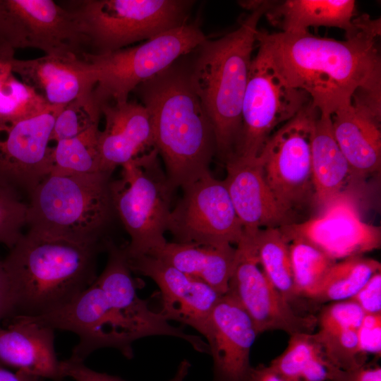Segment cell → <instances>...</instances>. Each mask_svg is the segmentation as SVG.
<instances>
[{"mask_svg": "<svg viewBox=\"0 0 381 381\" xmlns=\"http://www.w3.org/2000/svg\"><path fill=\"white\" fill-rule=\"evenodd\" d=\"M314 200L320 210L346 192L353 178L350 166L332 132L330 115L320 112L314 126L311 147Z\"/></svg>", "mask_w": 381, "mask_h": 381, "instance_id": "cell-27", "label": "cell"}, {"mask_svg": "<svg viewBox=\"0 0 381 381\" xmlns=\"http://www.w3.org/2000/svg\"><path fill=\"white\" fill-rule=\"evenodd\" d=\"M280 228L306 238L336 261L362 255L381 243L380 228L363 221L354 198L347 191L320 209L318 216Z\"/></svg>", "mask_w": 381, "mask_h": 381, "instance_id": "cell-16", "label": "cell"}, {"mask_svg": "<svg viewBox=\"0 0 381 381\" xmlns=\"http://www.w3.org/2000/svg\"><path fill=\"white\" fill-rule=\"evenodd\" d=\"M104 241H82L29 229L3 260L15 294V315L35 316L71 300L97 279Z\"/></svg>", "mask_w": 381, "mask_h": 381, "instance_id": "cell-4", "label": "cell"}, {"mask_svg": "<svg viewBox=\"0 0 381 381\" xmlns=\"http://www.w3.org/2000/svg\"><path fill=\"white\" fill-rule=\"evenodd\" d=\"M190 368V363L188 360L182 361L177 368L176 374L169 381H183L188 373Z\"/></svg>", "mask_w": 381, "mask_h": 381, "instance_id": "cell-47", "label": "cell"}, {"mask_svg": "<svg viewBox=\"0 0 381 381\" xmlns=\"http://www.w3.org/2000/svg\"><path fill=\"white\" fill-rule=\"evenodd\" d=\"M380 30L361 31L345 40L308 32L258 30L262 47L286 83L307 93L320 113L331 115L358 88L381 92Z\"/></svg>", "mask_w": 381, "mask_h": 381, "instance_id": "cell-1", "label": "cell"}, {"mask_svg": "<svg viewBox=\"0 0 381 381\" xmlns=\"http://www.w3.org/2000/svg\"><path fill=\"white\" fill-rule=\"evenodd\" d=\"M351 300L365 314L381 313V271L375 273Z\"/></svg>", "mask_w": 381, "mask_h": 381, "instance_id": "cell-39", "label": "cell"}, {"mask_svg": "<svg viewBox=\"0 0 381 381\" xmlns=\"http://www.w3.org/2000/svg\"><path fill=\"white\" fill-rule=\"evenodd\" d=\"M111 174H50L32 190L27 225L40 233L82 241H104L116 215Z\"/></svg>", "mask_w": 381, "mask_h": 381, "instance_id": "cell-5", "label": "cell"}, {"mask_svg": "<svg viewBox=\"0 0 381 381\" xmlns=\"http://www.w3.org/2000/svg\"><path fill=\"white\" fill-rule=\"evenodd\" d=\"M259 265L253 231H244L236 248L226 294L249 315L258 334L274 329L290 335L310 333L318 319L296 313Z\"/></svg>", "mask_w": 381, "mask_h": 381, "instance_id": "cell-12", "label": "cell"}, {"mask_svg": "<svg viewBox=\"0 0 381 381\" xmlns=\"http://www.w3.org/2000/svg\"><path fill=\"white\" fill-rule=\"evenodd\" d=\"M64 106L18 121L0 120V185L21 198L28 197L52 167L50 136Z\"/></svg>", "mask_w": 381, "mask_h": 381, "instance_id": "cell-14", "label": "cell"}, {"mask_svg": "<svg viewBox=\"0 0 381 381\" xmlns=\"http://www.w3.org/2000/svg\"><path fill=\"white\" fill-rule=\"evenodd\" d=\"M330 117L334 137L353 178L380 172L381 92L358 88Z\"/></svg>", "mask_w": 381, "mask_h": 381, "instance_id": "cell-17", "label": "cell"}, {"mask_svg": "<svg viewBox=\"0 0 381 381\" xmlns=\"http://www.w3.org/2000/svg\"><path fill=\"white\" fill-rule=\"evenodd\" d=\"M1 367V364L0 363V368Z\"/></svg>", "mask_w": 381, "mask_h": 381, "instance_id": "cell-48", "label": "cell"}, {"mask_svg": "<svg viewBox=\"0 0 381 381\" xmlns=\"http://www.w3.org/2000/svg\"><path fill=\"white\" fill-rule=\"evenodd\" d=\"M28 204L0 185V243L13 248L27 225Z\"/></svg>", "mask_w": 381, "mask_h": 381, "instance_id": "cell-36", "label": "cell"}, {"mask_svg": "<svg viewBox=\"0 0 381 381\" xmlns=\"http://www.w3.org/2000/svg\"><path fill=\"white\" fill-rule=\"evenodd\" d=\"M25 48L44 54L85 52V40L72 13L52 0H4Z\"/></svg>", "mask_w": 381, "mask_h": 381, "instance_id": "cell-21", "label": "cell"}, {"mask_svg": "<svg viewBox=\"0 0 381 381\" xmlns=\"http://www.w3.org/2000/svg\"><path fill=\"white\" fill-rule=\"evenodd\" d=\"M128 262L131 271L150 277L157 284L162 301L160 312L168 321L188 325L205 338L211 314L221 294L152 255L128 259Z\"/></svg>", "mask_w": 381, "mask_h": 381, "instance_id": "cell-18", "label": "cell"}, {"mask_svg": "<svg viewBox=\"0 0 381 381\" xmlns=\"http://www.w3.org/2000/svg\"><path fill=\"white\" fill-rule=\"evenodd\" d=\"M21 316L42 326L76 334L79 341L73 349L69 358L71 361L84 362L94 351L107 347L119 350L128 358L133 356L134 339L95 281L71 300L52 310L39 315Z\"/></svg>", "mask_w": 381, "mask_h": 381, "instance_id": "cell-13", "label": "cell"}, {"mask_svg": "<svg viewBox=\"0 0 381 381\" xmlns=\"http://www.w3.org/2000/svg\"><path fill=\"white\" fill-rule=\"evenodd\" d=\"M50 105L33 87L12 73L0 90V120L18 121L38 116Z\"/></svg>", "mask_w": 381, "mask_h": 381, "instance_id": "cell-32", "label": "cell"}, {"mask_svg": "<svg viewBox=\"0 0 381 381\" xmlns=\"http://www.w3.org/2000/svg\"><path fill=\"white\" fill-rule=\"evenodd\" d=\"M190 0H82L68 3L85 52L103 54L187 24Z\"/></svg>", "mask_w": 381, "mask_h": 381, "instance_id": "cell-6", "label": "cell"}, {"mask_svg": "<svg viewBox=\"0 0 381 381\" xmlns=\"http://www.w3.org/2000/svg\"><path fill=\"white\" fill-rule=\"evenodd\" d=\"M380 262L362 255L335 262L311 296L320 302L351 299L377 272Z\"/></svg>", "mask_w": 381, "mask_h": 381, "instance_id": "cell-29", "label": "cell"}, {"mask_svg": "<svg viewBox=\"0 0 381 381\" xmlns=\"http://www.w3.org/2000/svg\"><path fill=\"white\" fill-rule=\"evenodd\" d=\"M235 255L231 245L214 247L174 241H167L148 254L205 282L222 296L228 291Z\"/></svg>", "mask_w": 381, "mask_h": 381, "instance_id": "cell-26", "label": "cell"}, {"mask_svg": "<svg viewBox=\"0 0 381 381\" xmlns=\"http://www.w3.org/2000/svg\"><path fill=\"white\" fill-rule=\"evenodd\" d=\"M319 114L310 101L270 135L257 157L277 203L291 215L314 198L311 147Z\"/></svg>", "mask_w": 381, "mask_h": 381, "instance_id": "cell-9", "label": "cell"}, {"mask_svg": "<svg viewBox=\"0 0 381 381\" xmlns=\"http://www.w3.org/2000/svg\"><path fill=\"white\" fill-rule=\"evenodd\" d=\"M246 381H289L282 377L269 365L251 367Z\"/></svg>", "mask_w": 381, "mask_h": 381, "instance_id": "cell-43", "label": "cell"}, {"mask_svg": "<svg viewBox=\"0 0 381 381\" xmlns=\"http://www.w3.org/2000/svg\"><path fill=\"white\" fill-rule=\"evenodd\" d=\"M257 46L250 66L241 136L234 156L248 159L257 158L276 127L290 120L311 101L304 91L286 83L265 49Z\"/></svg>", "mask_w": 381, "mask_h": 381, "instance_id": "cell-10", "label": "cell"}, {"mask_svg": "<svg viewBox=\"0 0 381 381\" xmlns=\"http://www.w3.org/2000/svg\"><path fill=\"white\" fill-rule=\"evenodd\" d=\"M42 379L18 370L13 373L0 368V381H42Z\"/></svg>", "mask_w": 381, "mask_h": 381, "instance_id": "cell-44", "label": "cell"}, {"mask_svg": "<svg viewBox=\"0 0 381 381\" xmlns=\"http://www.w3.org/2000/svg\"><path fill=\"white\" fill-rule=\"evenodd\" d=\"M149 111L154 147L175 188L209 172L217 154L214 129L190 78L187 54L133 91Z\"/></svg>", "mask_w": 381, "mask_h": 381, "instance_id": "cell-2", "label": "cell"}, {"mask_svg": "<svg viewBox=\"0 0 381 381\" xmlns=\"http://www.w3.org/2000/svg\"><path fill=\"white\" fill-rule=\"evenodd\" d=\"M282 231L289 242L296 295L310 298L337 261L306 238Z\"/></svg>", "mask_w": 381, "mask_h": 381, "instance_id": "cell-30", "label": "cell"}, {"mask_svg": "<svg viewBox=\"0 0 381 381\" xmlns=\"http://www.w3.org/2000/svg\"><path fill=\"white\" fill-rule=\"evenodd\" d=\"M14 58L0 57V90L12 73V61Z\"/></svg>", "mask_w": 381, "mask_h": 381, "instance_id": "cell-45", "label": "cell"}, {"mask_svg": "<svg viewBox=\"0 0 381 381\" xmlns=\"http://www.w3.org/2000/svg\"><path fill=\"white\" fill-rule=\"evenodd\" d=\"M16 310L15 294L3 260H0V323Z\"/></svg>", "mask_w": 381, "mask_h": 381, "instance_id": "cell-42", "label": "cell"}, {"mask_svg": "<svg viewBox=\"0 0 381 381\" xmlns=\"http://www.w3.org/2000/svg\"><path fill=\"white\" fill-rule=\"evenodd\" d=\"M54 330L14 315L6 328L0 326V363L41 379L63 381Z\"/></svg>", "mask_w": 381, "mask_h": 381, "instance_id": "cell-24", "label": "cell"}, {"mask_svg": "<svg viewBox=\"0 0 381 381\" xmlns=\"http://www.w3.org/2000/svg\"><path fill=\"white\" fill-rule=\"evenodd\" d=\"M102 113L92 97L75 99L64 106L56 116L50 141L74 138L99 124Z\"/></svg>", "mask_w": 381, "mask_h": 381, "instance_id": "cell-34", "label": "cell"}, {"mask_svg": "<svg viewBox=\"0 0 381 381\" xmlns=\"http://www.w3.org/2000/svg\"><path fill=\"white\" fill-rule=\"evenodd\" d=\"M121 177L110 183L116 215L130 236L128 259L150 254L167 243L164 233L176 189L154 147L122 165Z\"/></svg>", "mask_w": 381, "mask_h": 381, "instance_id": "cell-7", "label": "cell"}, {"mask_svg": "<svg viewBox=\"0 0 381 381\" xmlns=\"http://www.w3.org/2000/svg\"><path fill=\"white\" fill-rule=\"evenodd\" d=\"M64 377L75 381H126L119 377L99 373L87 368L84 362L71 361L69 358L61 361Z\"/></svg>", "mask_w": 381, "mask_h": 381, "instance_id": "cell-40", "label": "cell"}, {"mask_svg": "<svg viewBox=\"0 0 381 381\" xmlns=\"http://www.w3.org/2000/svg\"><path fill=\"white\" fill-rule=\"evenodd\" d=\"M99 124L80 135L56 143L50 174H90L100 171Z\"/></svg>", "mask_w": 381, "mask_h": 381, "instance_id": "cell-31", "label": "cell"}, {"mask_svg": "<svg viewBox=\"0 0 381 381\" xmlns=\"http://www.w3.org/2000/svg\"><path fill=\"white\" fill-rule=\"evenodd\" d=\"M207 38L198 25L187 23L132 47L97 55L83 53L96 73L92 93L95 104L101 111L105 104L128 101L129 94L140 84Z\"/></svg>", "mask_w": 381, "mask_h": 381, "instance_id": "cell-8", "label": "cell"}, {"mask_svg": "<svg viewBox=\"0 0 381 381\" xmlns=\"http://www.w3.org/2000/svg\"><path fill=\"white\" fill-rule=\"evenodd\" d=\"M360 351L363 355H381V313L365 314L357 329Z\"/></svg>", "mask_w": 381, "mask_h": 381, "instance_id": "cell-38", "label": "cell"}, {"mask_svg": "<svg viewBox=\"0 0 381 381\" xmlns=\"http://www.w3.org/2000/svg\"><path fill=\"white\" fill-rule=\"evenodd\" d=\"M329 381H381V368L364 365L351 370H341L333 366Z\"/></svg>", "mask_w": 381, "mask_h": 381, "instance_id": "cell-41", "label": "cell"}, {"mask_svg": "<svg viewBox=\"0 0 381 381\" xmlns=\"http://www.w3.org/2000/svg\"><path fill=\"white\" fill-rule=\"evenodd\" d=\"M224 181L244 231L291 224V215L277 203L258 159L234 157L226 163Z\"/></svg>", "mask_w": 381, "mask_h": 381, "instance_id": "cell-22", "label": "cell"}, {"mask_svg": "<svg viewBox=\"0 0 381 381\" xmlns=\"http://www.w3.org/2000/svg\"><path fill=\"white\" fill-rule=\"evenodd\" d=\"M8 47L6 34L5 13L0 0V52Z\"/></svg>", "mask_w": 381, "mask_h": 381, "instance_id": "cell-46", "label": "cell"}, {"mask_svg": "<svg viewBox=\"0 0 381 381\" xmlns=\"http://www.w3.org/2000/svg\"><path fill=\"white\" fill-rule=\"evenodd\" d=\"M105 249L108 253L107 265L95 282L134 339L175 337L188 341L195 351L209 354V345L202 339L173 326L160 311L151 310L147 302L138 297L124 249L109 240Z\"/></svg>", "mask_w": 381, "mask_h": 381, "instance_id": "cell-15", "label": "cell"}, {"mask_svg": "<svg viewBox=\"0 0 381 381\" xmlns=\"http://www.w3.org/2000/svg\"><path fill=\"white\" fill-rule=\"evenodd\" d=\"M265 16L286 33L308 32L309 27H334L345 31L346 39L366 30L363 16L355 18L353 0H286L273 2Z\"/></svg>", "mask_w": 381, "mask_h": 381, "instance_id": "cell-25", "label": "cell"}, {"mask_svg": "<svg viewBox=\"0 0 381 381\" xmlns=\"http://www.w3.org/2000/svg\"><path fill=\"white\" fill-rule=\"evenodd\" d=\"M274 1H260L233 31L207 38L187 54L192 85L211 121L216 156L224 164L235 156L241 111L258 25Z\"/></svg>", "mask_w": 381, "mask_h": 381, "instance_id": "cell-3", "label": "cell"}, {"mask_svg": "<svg viewBox=\"0 0 381 381\" xmlns=\"http://www.w3.org/2000/svg\"><path fill=\"white\" fill-rule=\"evenodd\" d=\"M12 73L33 87L52 106L92 97L97 83L92 64L83 54H44L32 59L12 61Z\"/></svg>", "mask_w": 381, "mask_h": 381, "instance_id": "cell-20", "label": "cell"}, {"mask_svg": "<svg viewBox=\"0 0 381 381\" xmlns=\"http://www.w3.org/2000/svg\"><path fill=\"white\" fill-rule=\"evenodd\" d=\"M365 314L362 308L351 299L336 301L321 311L318 320L320 330L358 329Z\"/></svg>", "mask_w": 381, "mask_h": 381, "instance_id": "cell-37", "label": "cell"}, {"mask_svg": "<svg viewBox=\"0 0 381 381\" xmlns=\"http://www.w3.org/2000/svg\"><path fill=\"white\" fill-rule=\"evenodd\" d=\"M181 188L167 224L174 242L214 247L239 243L244 229L224 181L209 171Z\"/></svg>", "mask_w": 381, "mask_h": 381, "instance_id": "cell-11", "label": "cell"}, {"mask_svg": "<svg viewBox=\"0 0 381 381\" xmlns=\"http://www.w3.org/2000/svg\"><path fill=\"white\" fill-rule=\"evenodd\" d=\"M318 349L313 334H291L286 349L269 366L289 381H299Z\"/></svg>", "mask_w": 381, "mask_h": 381, "instance_id": "cell-35", "label": "cell"}, {"mask_svg": "<svg viewBox=\"0 0 381 381\" xmlns=\"http://www.w3.org/2000/svg\"><path fill=\"white\" fill-rule=\"evenodd\" d=\"M258 334L242 307L229 295L222 296L211 314L205 337L213 359L212 381H246L250 349Z\"/></svg>", "mask_w": 381, "mask_h": 381, "instance_id": "cell-19", "label": "cell"}, {"mask_svg": "<svg viewBox=\"0 0 381 381\" xmlns=\"http://www.w3.org/2000/svg\"><path fill=\"white\" fill-rule=\"evenodd\" d=\"M105 126L99 135L100 171L112 174L119 165L154 148L151 118L135 101L107 104L101 107Z\"/></svg>", "mask_w": 381, "mask_h": 381, "instance_id": "cell-23", "label": "cell"}, {"mask_svg": "<svg viewBox=\"0 0 381 381\" xmlns=\"http://www.w3.org/2000/svg\"><path fill=\"white\" fill-rule=\"evenodd\" d=\"M313 338L327 361L341 370H351L365 365L358 346L357 329L319 330Z\"/></svg>", "mask_w": 381, "mask_h": 381, "instance_id": "cell-33", "label": "cell"}, {"mask_svg": "<svg viewBox=\"0 0 381 381\" xmlns=\"http://www.w3.org/2000/svg\"><path fill=\"white\" fill-rule=\"evenodd\" d=\"M253 239L262 271L289 303L297 296L294 286L289 242L280 227L253 231Z\"/></svg>", "mask_w": 381, "mask_h": 381, "instance_id": "cell-28", "label": "cell"}]
</instances>
